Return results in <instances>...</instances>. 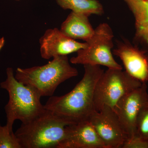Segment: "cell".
<instances>
[{
  "instance_id": "cell-1",
  "label": "cell",
  "mask_w": 148,
  "mask_h": 148,
  "mask_svg": "<svg viewBox=\"0 0 148 148\" xmlns=\"http://www.w3.org/2000/svg\"><path fill=\"white\" fill-rule=\"evenodd\" d=\"M82 79L69 93L60 96L50 97L45 108L49 110L71 124L88 120L95 111V86L104 70L100 66L84 65Z\"/></svg>"
},
{
  "instance_id": "cell-12",
  "label": "cell",
  "mask_w": 148,
  "mask_h": 148,
  "mask_svg": "<svg viewBox=\"0 0 148 148\" xmlns=\"http://www.w3.org/2000/svg\"><path fill=\"white\" fill-rule=\"evenodd\" d=\"M88 16L72 11L61 25L63 34L73 39L87 41L95 31L88 19Z\"/></svg>"
},
{
  "instance_id": "cell-11",
  "label": "cell",
  "mask_w": 148,
  "mask_h": 148,
  "mask_svg": "<svg viewBox=\"0 0 148 148\" xmlns=\"http://www.w3.org/2000/svg\"><path fill=\"white\" fill-rule=\"evenodd\" d=\"M113 53L120 58L130 75L142 83L147 82L148 57L145 51L125 41L120 42Z\"/></svg>"
},
{
  "instance_id": "cell-5",
  "label": "cell",
  "mask_w": 148,
  "mask_h": 148,
  "mask_svg": "<svg viewBox=\"0 0 148 148\" xmlns=\"http://www.w3.org/2000/svg\"><path fill=\"white\" fill-rule=\"evenodd\" d=\"M113 38V33L109 24H100L95 29L92 36L86 42V46L78 51L76 56L72 57L70 62L84 66H103L108 69H122L112 53Z\"/></svg>"
},
{
  "instance_id": "cell-2",
  "label": "cell",
  "mask_w": 148,
  "mask_h": 148,
  "mask_svg": "<svg viewBox=\"0 0 148 148\" xmlns=\"http://www.w3.org/2000/svg\"><path fill=\"white\" fill-rule=\"evenodd\" d=\"M6 79L1 87L8 92L9 101L5 107L7 126L13 131L17 120L22 123L31 121L45 110L40 102L41 96L34 88L19 82L15 77L13 69H6Z\"/></svg>"
},
{
  "instance_id": "cell-8",
  "label": "cell",
  "mask_w": 148,
  "mask_h": 148,
  "mask_svg": "<svg viewBox=\"0 0 148 148\" xmlns=\"http://www.w3.org/2000/svg\"><path fill=\"white\" fill-rule=\"evenodd\" d=\"M148 105L147 86L146 83H143L140 87L122 97L115 106L113 110L128 138L135 135L138 116Z\"/></svg>"
},
{
  "instance_id": "cell-15",
  "label": "cell",
  "mask_w": 148,
  "mask_h": 148,
  "mask_svg": "<svg viewBox=\"0 0 148 148\" xmlns=\"http://www.w3.org/2000/svg\"><path fill=\"white\" fill-rule=\"evenodd\" d=\"M0 148H21L16 135L5 125L0 123Z\"/></svg>"
},
{
  "instance_id": "cell-7",
  "label": "cell",
  "mask_w": 148,
  "mask_h": 148,
  "mask_svg": "<svg viewBox=\"0 0 148 148\" xmlns=\"http://www.w3.org/2000/svg\"><path fill=\"white\" fill-rule=\"evenodd\" d=\"M88 120L102 141L104 148H122L128 137L112 109L104 106L94 111Z\"/></svg>"
},
{
  "instance_id": "cell-14",
  "label": "cell",
  "mask_w": 148,
  "mask_h": 148,
  "mask_svg": "<svg viewBox=\"0 0 148 148\" xmlns=\"http://www.w3.org/2000/svg\"><path fill=\"white\" fill-rule=\"evenodd\" d=\"M58 5L64 10H71L76 13L88 16L91 14L102 15L103 5L98 0H56Z\"/></svg>"
},
{
  "instance_id": "cell-9",
  "label": "cell",
  "mask_w": 148,
  "mask_h": 148,
  "mask_svg": "<svg viewBox=\"0 0 148 148\" xmlns=\"http://www.w3.org/2000/svg\"><path fill=\"white\" fill-rule=\"evenodd\" d=\"M39 42L41 56L45 59L67 56L86 46V42H78L57 28L47 30L40 38Z\"/></svg>"
},
{
  "instance_id": "cell-10",
  "label": "cell",
  "mask_w": 148,
  "mask_h": 148,
  "mask_svg": "<svg viewBox=\"0 0 148 148\" xmlns=\"http://www.w3.org/2000/svg\"><path fill=\"white\" fill-rule=\"evenodd\" d=\"M57 148H104L89 121L67 125L64 138Z\"/></svg>"
},
{
  "instance_id": "cell-16",
  "label": "cell",
  "mask_w": 148,
  "mask_h": 148,
  "mask_svg": "<svg viewBox=\"0 0 148 148\" xmlns=\"http://www.w3.org/2000/svg\"><path fill=\"white\" fill-rule=\"evenodd\" d=\"M135 135L148 140V105L141 110L138 116Z\"/></svg>"
},
{
  "instance_id": "cell-18",
  "label": "cell",
  "mask_w": 148,
  "mask_h": 148,
  "mask_svg": "<svg viewBox=\"0 0 148 148\" xmlns=\"http://www.w3.org/2000/svg\"><path fill=\"white\" fill-rule=\"evenodd\" d=\"M14 1H21V0H14Z\"/></svg>"
},
{
  "instance_id": "cell-3",
  "label": "cell",
  "mask_w": 148,
  "mask_h": 148,
  "mask_svg": "<svg viewBox=\"0 0 148 148\" xmlns=\"http://www.w3.org/2000/svg\"><path fill=\"white\" fill-rule=\"evenodd\" d=\"M71 124L49 110L22 123L15 132L21 148H56L64 138L66 126Z\"/></svg>"
},
{
  "instance_id": "cell-6",
  "label": "cell",
  "mask_w": 148,
  "mask_h": 148,
  "mask_svg": "<svg viewBox=\"0 0 148 148\" xmlns=\"http://www.w3.org/2000/svg\"><path fill=\"white\" fill-rule=\"evenodd\" d=\"M122 69H108L100 77L94 92V109L99 111L104 106L114 110L119 101L125 95L142 84Z\"/></svg>"
},
{
  "instance_id": "cell-13",
  "label": "cell",
  "mask_w": 148,
  "mask_h": 148,
  "mask_svg": "<svg viewBox=\"0 0 148 148\" xmlns=\"http://www.w3.org/2000/svg\"><path fill=\"white\" fill-rule=\"evenodd\" d=\"M135 22V38L148 47V0H123Z\"/></svg>"
},
{
  "instance_id": "cell-17",
  "label": "cell",
  "mask_w": 148,
  "mask_h": 148,
  "mask_svg": "<svg viewBox=\"0 0 148 148\" xmlns=\"http://www.w3.org/2000/svg\"><path fill=\"white\" fill-rule=\"evenodd\" d=\"M122 148H148V140L135 135L127 138Z\"/></svg>"
},
{
  "instance_id": "cell-4",
  "label": "cell",
  "mask_w": 148,
  "mask_h": 148,
  "mask_svg": "<svg viewBox=\"0 0 148 148\" xmlns=\"http://www.w3.org/2000/svg\"><path fill=\"white\" fill-rule=\"evenodd\" d=\"M15 72L18 81L34 88L41 97L52 96L59 85L78 75L77 69L70 64L67 56H56L42 66L18 68Z\"/></svg>"
}]
</instances>
